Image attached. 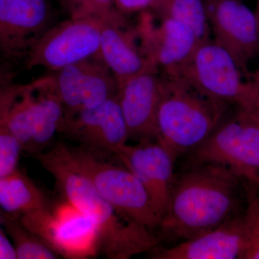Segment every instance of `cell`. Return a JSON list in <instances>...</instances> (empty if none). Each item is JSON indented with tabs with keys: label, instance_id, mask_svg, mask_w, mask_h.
Masks as SVG:
<instances>
[{
	"label": "cell",
	"instance_id": "30bf717a",
	"mask_svg": "<svg viewBox=\"0 0 259 259\" xmlns=\"http://www.w3.org/2000/svg\"><path fill=\"white\" fill-rule=\"evenodd\" d=\"M65 117L83 109L98 106L118 94L119 84L112 71L97 57L69 65L53 77Z\"/></svg>",
	"mask_w": 259,
	"mask_h": 259
},
{
	"label": "cell",
	"instance_id": "603a6c76",
	"mask_svg": "<svg viewBox=\"0 0 259 259\" xmlns=\"http://www.w3.org/2000/svg\"><path fill=\"white\" fill-rule=\"evenodd\" d=\"M247 249L245 259H259V198L253 186L247 185Z\"/></svg>",
	"mask_w": 259,
	"mask_h": 259
},
{
	"label": "cell",
	"instance_id": "d4e9b609",
	"mask_svg": "<svg viewBox=\"0 0 259 259\" xmlns=\"http://www.w3.org/2000/svg\"><path fill=\"white\" fill-rule=\"evenodd\" d=\"M115 8L122 15L153 10L159 0H114Z\"/></svg>",
	"mask_w": 259,
	"mask_h": 259
},
{
	"label": "cell",
	"instance_id": "8fae6325",
	"mask_svg": "<svg viewBox=\"0 0 259 259\" xmlns=\"http://www.w3.org/2000/svg\"><path fill=\"white\" fill-rule=\"evenodd\" d=\"M60 132L81 147L115 156L130 139L117 95L98 106L65 117Z\"/></svg>",
	"mask_w": 259,
	"mask_h": 259
},
{
	"label": "cell",
	"instance_id": "3957f363",
	"mask_svg": "<svg viewBox=\"0 0 259 259\" xmlns=\"http://www.w3.org/2000/svg\"><path fill=\"white\" fill-rule=\"evenodd\" d=\"M228 107L183 79L163 73L156 140L177 158L190 153L217 128Z\"/></svg>",
	"mask_w": 259,
	"mask_h": 259
},
{
	"label": "cell",
	"instance_id": "44dd1931",
	"mask_svg": "<svg viewBox=\"0 0 259 259\" xmlns=\"http://www.w3.org/2000/svg\"><path fill=\"white\" fill-rule=\"evenodd\" d=\"M0 223L11 238L18 259H57L60 255L40 237L28 229L20 218L0 212Z\"/></svg>",
	"mask_w": 259,
	"mask_h": 259
},
{
	"label": "cell",
	"instance_id": "9c48e42d",
	"mask_svg": "<svg viewBox=\"0 0 259 259\" xmlns=\"http://www.w3.org/2000/svg\"><path fill=\"white\" fill-rule=\"evenodd\" d=\"M54 210L51 206L23 214L20 220L60 257L85 258L95 255L98 238L91 221L77 209L68 215Z\"/></svg>",
	"mask_w": 259,
	"mask_h": 259
},
{
	"label": "cell",
	"instance_id": "7a4b0ae2",
	"mask_svg": "<svg viewBox=\"0 0 259 259\" xmlns=\"http://www.w3.org/2000/svg\"><path fill=\"white\" fill-rule=\"evenodd\" d=\"M39 158L42 167L54 177L66 202L95 227L99 252L105 258H131L151 252L159 245L158 235L121 216L75 168L68 155L67 145L58 143Z\"/></svg>",
	"mask_w": 259,
	"mask_h": 259
},
{
	"label": "cell",
	"instance_id": "f1b7e54d",
	"mask_svg": "<svg viewBox=\"0 0 259 259\" xmlns=\"http://www.w3.org/2000/svg\"><path fill=\"white\" fill-rule=\"evenodd\" d=\"M252 113L255 114V115L258 117V118L259 119V112H252ZM255 190H256V193L257 195H258V198H259V182L258 185H257V187H255Z\"/></svg>",
	"mask_w": 259,
	"mask_h": 259
},
{
	"label": "cell",
	"instance_id": "9a60e30c",
	"mask_svg": "<svg viewBox=\"0 0 259 259\" xmlns=\"http://www.w3.org/2000/svg\"><path fill=\"white\" fill-rule=\"evenodd\" d=\"M47 0H0V49L5 57L25 56L47 31Z\"/></svg>",
	"mask_w": 259,
	"mask_h": 259
},
{
	"label": "cell",
	"instance_id": "2e32d148",
	"mask_svg": "<svg viewBox=\"0 0 259 259\" xmlns=\"http://www.w3.org/2000/svg\"><path fill=\"white\" fill-rule=\"evenodd\" d=\"M158 70H147L119 85L117 94L130 139H156L162 90Z\"/></svg>",
	"mask_w": 259,
	"mask_h": 259
},
{
	"label": "cell",
	"instance_id": "4316f807",
	"mask_svg": "<svg viewBox=\"0 0 259 259\" xmlns=\"http://www.w3.org/2000/svg\"><path fill=\"white\" fill-rule=\"evenodd\" d=\"M250 81H253L255 84L259 88V63L257 66L256 69L253 73H251V77H250Z\"/></svg>",
	"mask_w": 259,
	"mask_h": 259
},
{
	"label": "cell",
	"instance_id": "277c9868",
	"mask_svg": "<svg viewBox=\"0 0 259 259\" xmlns=\"http://www.w3.org/2000/svg\"><path fill=\"white\" fill-rule=\"evenodd\" d=\"M68 155L75 168L84 175L97 192L127 221L154 232L161 220L156 214L143 184L120 162L114 163L112 155L95 152L67 145Z\"/></svg>",
	"mask_w": 259,
	"mask_h": 259
},
{
	"label": "cell",
	"instance_id": "f546056e",
	"mask_svg": "<svg viewBox=\"0 0 259 259\" xmlns=\"http://www.w3.org/2000/svg\"><path fill=\"white\" fill-rule=\"evenodd\" d=\"M242 1H243V0H242Z\"/></svg>",
	"mask_w": 259,
	"mask_h": 259
},
{
	"label": "cell",
	"instance_id": "7c38bea8",
	"mask_svg": "<svg viewBox=\"0 0 259 259\" xmlns=\"http://www.w3.org/2000/svg\"><path fill=\"white\" fill-rule=\"evenodd\" d=\"M115 156L144 186L162 221L176 178L175 155L157 140L144 139L136 145L126 144Z\"/></svg>",
	"mask_w": 259,
	"mask_h": 259
},
{
	"label": "cell",
	"instance_id": "cb8c5ba5",
	"mask_svg": "<svg viewBox=\"0 0 259 259\" xmlns=\"http://www.w3.org/2000/svg\"><path fill=\"white\" fill-rule=\"evenodd\" d=\"M22 151L21 144L8 125L0 123V177L6 176L18 168Z\"/></svg>",
	"mask_w": 259,
	"mask_h": 259
},
{
	"label": "cell",
	"instance_id": "484cf974",
	"mask_svg": "<svg viewBox=\"0 0 259 259\" xmlns=\"http://www.w3.org/2000/svg\"><path fill=\"white\" fill-rule=\"evenodd\" d=\"M4 228H0V259H18L16 248Z\"/></svg>",
	"mask_w": 259,
	"mask_h": 259
},
{
	"label": "cell",
	"instance_id": "ac0fdd59",
	"mask_svg": "<svg viewBox=\"0 0 259 259\" xmlns=\"http://www.w3.org/2000/svg\"><path fill=\"white\" fill-rule=\"evenodd\" d=\"M37 94V119L28 153L40 156L57 133L65 119L64 105L56 93L53 77L35 81Z\"/></svg>",
	"mask_w": 259,
	"mask_h": 259
},
{
	"label": "cell",
	"instance_id": "4fadbf2b",
	"mask_svg": "<svg viewBox=\"0 0 259 259\" xmlns=\"http://www.w3.org/2000/svg\"><path fill=\"white\" fill-rule=\"evenodd\" d=\"M141 15L136 30L141 51L152 66L167 71L187 60L198 47L195 34L185 23L168 17H159L155 25L148 13Z\"/></svg>",
	"mask_w": 259,
	"mask_h": 259
},
{
	"label": "cell",
	"instance_id": "5b68a950",
	"mask_svg": "<svg viewBox=\"0 0 259 259\" xmlns=\"http://www.w3.org/2000/svg\"><path fill=\"white\" fill-rule=\"evenodd\" d=\"M163 72L190 83L210 98L250 112L259 111V88L244 75L228 51L212 39L199 44L182 64Z\"/></svg>",
	"mask_w": 259,
	"mask_h": 259
},
{
	"label": "cell",
	"instance_id": "52a82bcc",
	"mask_svg": "<svg viewBox=\"0 0 259 259\" xmlns=\"http://www.w3.org/2000/svg\"><path fill=\"white\" fill-rule=\"evenodd\" d=\"M96 18H70L44 32L26 55L28 69L58 71L69 65L97 57L104 23Z\"/></svg>",
	"mask_w": 259,
	"mask_h": 259
},
{
	"label": "cell",
	"instance_id": "d6986e66",
	"mask_svg": "<svg viewBox=\"0 0 259 259\" xmlns=\"http://www.w3.org/2000/svg\"><path fill=\"white\" fill-rule=\"evenodd\" d=\"M0 206L3 212L20 217L52 204L45 192L18 168L0 178Z\"/></svg>",
	"mask_w": 259,
	"mask_h": 259
},
{
	"label": "cell",
	"instance_id": "7402d4cb",
	"mask_svg": "<svg viewBox=\"0 0 259 259\" xmlns=\"http://www.w3.org/2000/svg\"><path fill=\"white\" fill-rule=\"evenodd\" d=\"M70 18H96L104 21L125 23L114 0H57Z\"/></svg>",
	"mask_w": 259,
	"mask_h": 259
},
{
	"label": "cell",
	"instance_id": "6da1fadb",
	"mask_svg": "<svg viewBox=\"0 0 259 259\" xmlns=\"http://www.w3.org/2000/svg\"><path fill=\"white\" fill-rule=\"evenodd\" d=\"M243 181L219 165L200 163L175 178L160 241H188L241 214Z\"/></svg>",
	"mask_w": 259,
	"mask_h": 259
},
{
	"label": "cell",
	"instance_id": "8992f818",
	"mask_svg": "<svg viewBox=\"0 0 259 259\" xmlns=\"http://www.w3.org/2000/svg\"><path fill=\"white\" fill-rule=\"evenodd\" d=\"M192 165H219L233 171L247 185L259 182V119L238 107L223 119L208 139L190 153Z\"/></svg>",
	"mask_w": 259,
	"mask_h": 259
},
{
	"label": "cell",
	"instance_id": "ba28073f",
	"mask_svg": "<svg viewBox=\"0 0 259 259\" xmlns=\"http://www.w3.org/2000/svg\"><path fill=\"white\" fill-rule=\"evenodd\" d=\"M212 40L231 54L250 81V61L259 54L256 17L242 0H204Z\"/></svg>",
	"mask_w": 259,
	"mask_h": 259
},
{
	"label": "cell",
	"instance_id": "83f0119b",
	"mask_svg": "<svg viewBox=\"0 0 259 259\" xmlns=\"http://www.w3.org/2000/svg\"><path fill=\"white\" fill-rule=\"evenodd\" d=\"M254 13L255 17H256L257 23H258L259 30V0H258V2H257L256 8H255Z\"/></svg>",
	"mask_w": 259,
	"mask_h": 259
},
{
	"label": "cell",
	"instance_id": "5bb4252c",
	"mask_svg": "<svg viewBox=\"0 0 259 259\" xmlns=\"http://www.w3.org/2000/svg\"><path fill=\"white\" fill-rule=\"evenodd\" d=\"M247 228L245 211L215 229L169 247L158 245L153 259H245Z\"/></svg>",
	"mask_w": 259,
	"mask_h": 259
},
{
	"label": "cell",
	"instance_id": "ffe728a7",
	"mask_svg": "<svg viewBox=\"0 0 259 259\" xmlns=\"http://www.w3.org/2000/svg\"><path fill=\"white\" fill-rule=\"evenodd\" d=\"M159 17L180 20L194 32L199 44L211 40L204 0H159L153 10Z\"/></svg>",
	"mask_w": 259,
	"mask_h": 259
},
{
	"label": "cell",
	"instance_id": "e0dca14e",
	"mask_svg": "<svg viewBox=\"0 0 259 259\" xmlns=\"http://www.w3.org/2000/svg\"><path fill=\"white\" fill-rule=\"evenodd\" d=\"M138 38L136 28H127L126 22L104 23L97 58L112 71L119 85L147 70H158L145 57Z\"/></svg>",
	"mask_w": 259,
	"mask_h": 259
}]
</instances>
